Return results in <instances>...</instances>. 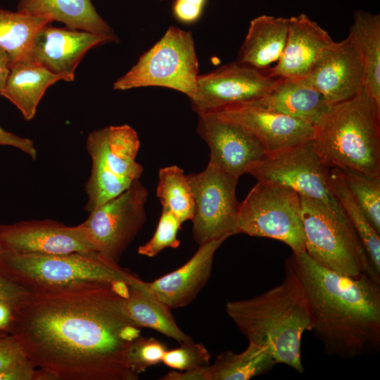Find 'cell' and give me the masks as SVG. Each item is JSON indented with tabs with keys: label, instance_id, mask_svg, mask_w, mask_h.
I'll return each mask as SVG.
<instances>
[{
	"label": "cell",
	"instance_id": "1",
	"mask_svg": "<svg viewBox=\"0 0 380 380\" xmlns=\"http://www.w3.org/2000/svg\"><path fill=\"white\" fill-rule=\"evenodd\" d=\"M122 300L110 283L32 291L6 332L47 380H138L128 357L141 328Z\"/></svg>",
	"mask_w": 380,
	"mask_h": 380
},
{
	"label": "cell",
	"instance_id": "25",
	"mask_svg": "<svg viewBox=\"0 0 380 380\" xmlns=\"http://www.w3.org/2000/svg\"><path fill=\"white\" fill-rule=\"evenodd\" d=\"M129 287L122 305L127 317L140 328H149L179 343L193 341L177 325L172 309L153 294L137 286Z\"/></svg>",
	"mask_w": 380,
	"mask_h": 380
},
{
	"label": "cell",
	"instance_id": "27",
	"mask_svg": "<svg viewBox=\"0 0 380 380\" xmlns=\"http://www.w3.org/2000/svg\"><path fill=\"white\" fill-rule=\"evenodd\" d=\"M329 182L334 196L359 236L374 271L380 276V234L367 219L339 170H329Z\"/></svg>",
	"mask_w": 380,
	"mask_h": 380
},
{
	"label": "cell",
	"instance_id": "6",
	"mask_svg": "<svg viewBox=\"0 0 380 380\" xmlns=\"http://www.w3.org/2000/svg\"><path fill=\"white\" fill-rule=\"evenodd\" d=\"M87 150L91 160L85 185L90 213L139 180L143 167L136 161L140 147L137 132L128 125L108 126L89 134Z\"/></svg>",
	"mask_w": 380,
	"mask_h": 380
},
{
	"label": "cell",
	"instance_id": "41",
	"mask_svg": "<svg viewBox=\"0 0 380 380\" xmlns=\"http://www.w3.org/2000/svg\"><path fill=\"white\" fill-rule=\"evenodd\" d=\"M11 68V61L7 53L0 47V93L4 88Z\"/></svg>",
	"mask_w": 380,
	"mask_h": 380
},
{
	"label": "cell",
	"instance_id": "22",
	"mask_svg": "<svg viewBox=\"0 0 380 380\" xmlns=\"http://www.w3.org/2000/svg\"><path fill=\"white\" fill-rule=\"evenodd\" d=\"M17 11L48 17L68 28L104 37L110 42L118 41L114 31L96 12L91 0H20Z\"/></svg>",
	"mask_w": 380,
	"mask_h": 380
},
{
	"label": "cell",
	"instance_id": "43",
	"mask_svg": "<svg viewBox=\"0 0 380 380\" xmlns=\"http://www.w3.org/2000/svg\"><path fill=\"white\" fill-rule=\"evenodd\" d=\"M7 333L5 332V331H0V337L4 336L5 334H6Z\"/></svg>",
	"mask_w": 380,
	"mask_h": 380
},
{
	"label": "cell",
	"instance_id": "31",
	"mask_svg": "<svg viewBox=\"0 0 380 380\" xmlns=\"http://www.w3.org/2000/svg\"><path fill=\"white\" fill-rule=\"evenodd\" d=\"M340 171L367 219L380 234V177H371L350 170Z\"/></svg>",
	"mask_w": 380,
	"mask_h": 380
},
{
	"label": "cell",
	"instance_id": "17",
	"mask_svg": "<svg viewBox=\"0 0 380 380\" xmlns=\"http://www.w3.org/2000/svg\"><path fill=\"white\" fill-rule=\"evenodd\" d=\"M110 41L89 32L58 28L49 23L36 34L25 59L34 61L61 80L72 82L75 70L88 51Z\"/></svg>",
	"mask_w": 380,
	"mask_h": 380
},
{
	"label": "cell",
	"instance_id": "20",
	"mask_svg": "<svg viewBox=\"0 0 380 380\" xmlns=\"http://www.w3.org/2000/svg\"><path fill=\"white\" fill-rule=\"evenodd\" d=\"M217 114L241 124L260 142L266 155L313 139L314 125L293 117L244 106Z\"/></svg>",
	"mask_w": 380,
	"mask_h": 380
},
{
	"label": "cell",
	"instance_id": "3",
	"mask_svg": "<svg viewBox=\"0 0 380 380\" xmlns=\"http://www.w3.org/2000/svg\"><path fill=\"white\" fill-rule=\"evenodd\" d=\"M284 266L279 285L251 298L228 301L225 312L248 343L265 348L277 364L303 373L301 338L310 331V321L302 285L287 260Z\"/></svg>",
	"mask_w": 380,
	"mask_h": 380
},
{
	"label": "cell",
	"instance_id": "32",
	"mask_svg": "<svg viewBox=\"0 0 380 380\" xmlns=\"http://www.w3.org/2000/svg\"><path fill=\"white\" fill-rule=\"evenodd\" d=\"M182 223L169 210L162 208L161 215L153 236L138 248L139 255L152 258L167 248H177L180 245L177 233Z\"/></svg>",
	"mask_w": 380,
	"mask_h": 380
},
{
	"label": "cell",
	"instance_id": "35",
	"mask_svg": "<svg viewBox=\"0 0 380 380\" xmlns=\"http://www.w3.org/2000/svg\"><path fill=\"white\" fill-rule=\"evenodd\" d=\"M28 360L18 341L11 334L0 337V372Z\"/></svg>",
	"mask_w": 380,
	"mask_h": 380
},
{
	"label": "cell",
	"instance_id": "11",
	"mask_svg": "<svg viewBox=\"0 0 380 380\" xmlns=\"http://www.w3.org/2000/svg\"><path fill=\"white\" fill-rule=\"evenodd\" d=\"M329 170L315 151L312 139L266 155L248 174L257 180L291 188L348 218L330 189Z\"/></svg>",
	"mask_w": 380,
	"mask_h": 380
},
{
	"label": "cell",
	"instance_id": "26",
	"mask_svg": "<svg viewBox=\"0 0 380 380\" xmlns=\"http://www.w3.org/2000/svg\"><path fill=\"white\" fill-rule=\"evenodd\" d=\"M349 33L362 57L364 89L380 106V15L355 11Z\"/></svg>",
	"mask_w": 380,
	"mask_h": 380
},
{
	"label": "cell",
	"instance_id": "37",
	"mask_svg": "<svg viewBox=\"0 0 380 380\" xmlns=\"http://www.w3.org/2000/svg\"><path fill=\"white\" fill-rule=\"evenodd\" d=\"M31 291L0 273V300L9 305L12 309L24 301Z\"/></svg>",
	"mask_w": 380,
	"mask_h": 380
},
{
	"label": "cell",
	"instance_id": "9",
	"mask_svg": "<svg viewBox=\"0 0 380 380\" xmlns=\"http://www.w3.org/2000/svg\"><path fill=\"white\" fill-rule=\"evenodd\" d=\"M198 61L191 32L170 26L137 63L113 84L115 90L160 87L190 99L195 93Z\"/></svg>",
	"mask_w": 380,
	"mask_h": 380
},
{
	"label": "cell",
	"instance_id": "38",
	"mask_svg": "<svg viewBox=\"0 0 380 380\" xmlns=\"http://www.w3.org/2000/svg\"><path fill=\"white\" fill-rule=\"evenodd\" d=\"M0 380H47L28 360L0 372Z\"/></svg>",
	"mask_w": 380,
	"mask_h": 380
},
{
	"label": "cell",
	"instance_id": "30",
	"mask_svg": "<svg viewBox=\"0 0 380 380\" xmlns=\"http://www.w3.org/2000/svg\"><path fill=\"white\" fill-rule=\"evenodd\" d=\"M156 195L162 208L172 212L181 222L191 220L194 213V200L187 175L177 165L160 168Z\"/></svg>",
	"mask_w": 380,
	"mask_h": 380
},
{
	"label": "cell",
	"instance_id": "18",
	"mask_svg": "<svg viewBox=\"0 0 380 380\" xmlns=\"http://www.w3.org/2000/svg\"><path fill=\"white\" fill-rule=\"evenodd\" d=\"M225 240L220 239L201 244L178 269L151 282L139 279L130 286L147 291L172 310L187 306L208 283L215 253Z\"/></svg>",
	"mask_w": 380,
	"mask_h": 380
},
{
	"label": "cell",
	"instance_id": "44",
	"mask_svg": "<svg viewBox=\"0 0 380 380\" xmlns=\"http://www.w3.org/2000/svg\"><path fill=\"white\" fill-rule=\"evenodd\" d=\"M2 251V249H1V247H0V251Z\"/></svg>",
	"mask_w": 380,
	"mask_h": 380
},
{
	"label": "cell",
	"instance_id": "10",
	"mask_svg": "<svg viewBox=\"0 0 380 380\" xmlns=\"http://www.w3.org/2000/svg\"><path fill=\"white\" fill-rule=\"evenodd\" d=\"M147 189L139 180L91 210L79 226L94 251L118 263L146 222Z\"/></svg>",
	"mask_w": 380,
	"mask_h": 380
},
{
	"label": "cell",
	"instance_id": "19",
	"mask_svg": "<svg viewBox=\"0 0 380 380\" xmlns=\"http://www.w3.org/2000/svg\"><path fill=\"white\" fill-rule=\"evenodd\" d=\"M335 42L325 30L306 15L291 17L289 18L284 51L277 64L266 72L274 78H303Z\"/></svg>",
	"mask_w": 380,
	"mask_h": 380
},
{
	"label": "cell",
	"instance_id": "5",
	"mask_svg": "<svg viewBox=\"0 0 380 380\" xmlns=\"http://www.w3.org/2000/svg\"><path fill=\"white\" fill-rule=\"evenodd\" d=\"M0 273L31 291L117 281L129 286L139 278L97 252L36 255L1 251Z\"/></svg>",
	"mask_w": 380,
	"mask_h": 380
},
{
	"label": "cell",
	"instance_id": "2",
	"mask_svg": "<svg viewBox=\"0 0 380 380\" xmlns=\"http://www.w3.org/2000/svg\"><path fill=\"white\" fill-rule=\"evenodd\" d=\"M304 291L310 331L327 355L351 360L380 350V277H349L316 262L306 251L286 259Z\"/></svg>",
	"mask_w": 380,
	"mask_h": 380
},
{
	"label": "cell",
	"instance_id": "23",
	"mask_svg": "<svg viewBox=\"0 0 380 380\" xmlns=\"http://www.w3.org/2000/svg\"><path fill=\"white\" fill-rule=\"evenodd\" d=\"M289 18L262 15L253 19L237 61L265 70L280 58L286 42Z\"/></svg>",
	"mask_w": 380,
	"mask_h": 380
},
{
	"label": "cell",
	"instance_id": "13",
	"mask_svg": "<svg viewBox=\"0 0 380 380\" xmlns=\"http://www.w3.org/2000/svg\"><path fill=\"white\" fill-rule=\"evenodd\" d=\"M276 80L264 70L236 61L198 75L196 90L189 100L198 115L217 113L261 99Z\"/></svg>",
	"mask_w": 380,
	"mask_h": 380
},
{
	"label": "cell",
	"instance_id": "14",
	"mask_svg": "<svg viewBox=\"0 0 380 380\" xmlns=\"http://www.w3.org/2000/svg\"><path fill=\"white\" fill-rule=\"evenodd\" d=\"M198 115L197 132L210 148V161L239 178L266 156L258 139L245 127L217 113Z\"/></svg>",
	"mask_w": 380,
	"mask_h": 380
},
{
	"label": "cell",
	"instance_id": "39",
	"mask_svg": "<svg viewBox=\"0 0 380 380\" xmlns=\"http://www.w3.org/2000/svg\"><path fill=\"white\" fill-rule=\"evenodd\" d=\"M0 146H8L19 149L28 155L32 160H36L37 151L32 140L19 137L5 130L0 126Z\"/></svg>",
	"mask_w": 380,
	"mask_h": 380
},
{
	"label": "cell",
	"instance_id": "42",
	"mask_svg": "<svg viewBox=\"0 0 380 380\" xmlns=\"http://www.w3.org/2000/svg\"><path fill=\"white\" fill-rule=\"evenodd\" d=\"M12 318V308L6 303L0 300V331H6Z\"/></svg>",
	"mask_w": 380,
	"mask_h": 380
},
{
	"label": "cell",
	"instance_id": "24",
	"mask_svg": "<svg viewBox=\"0 0 380 380\" xmlns=\"http://www.w3.org/2000/svg\"><path fill=\"white\" fill-rule=\"evenodd\" d=\"M59 80L58 76L39 63L23 59L11 65L0 95L10 101L25 120H31L46 89Z\"/></svg>",
	"mask_w": 380,
	"mask_h": 380
},
{
	"label": "cell",
	"instance_id": "34",
	"mask_svg": "<svg viewBox=\"0 0 380 380\" xmlns=\"http://www.w3.org/2000/svg\"><path fill=\"white\" fill-rule=\"evenodd\" d=\"M166 346L158 340L139 336L132 343L129 352V365L131 370L139 376L148 367L162 362Z\"/></svg>",
	"mask_w": 380,
	"mask_h": 380
},
{
	"label": "cell",
	"instance_id": "21",
	"mask_svg": "<svg viewBox=\"0 0 380 380\" xmlns=\"http://www.w3.org/2000/svg\"><path fill=\"white\" fill-rule=\"evenodd\" d=\"M246 106L286 115L315 126L331 105L302 78H277L266 95Z\"/></svg>",
	"mask_w": 380,
	"mask_h": 380
},
{
	"label": "cell",
	"instance_id": "15",
	"mask_svg": "<svg viewBox=\"0 0 380 380\" xmlns=\"http://www.w3.org/2000/svg\"><path fill=\"white\" fill-rule=\"evenodd\" d=\"M2 251L20 254L60 255L96 252L79 224L33 220L0 225Z\"/></svg>",
	"mask_w": 380,
	"mask_h": 380
},
{
	"label": "cell",
	"instance_id": "33",
	"mask_svg": "<svg viewBox=\"0 0 380 380\" xmlns=\"http://www.w3.org/2000/svg\"><path fill=\"white\" fill-rule=\"evenodd\" d=\"M210 353L203 343L193 341L167 350L162 362L175 370L184 371L210 365Z\"/></svg>",
	"mask_w": 380,
	"mask_h": 380
},
{
	"label": "cell",
	"instance_id": "36",
	"mask_svg": "<svg viewBox=\"0 0 380 380\" xmlns=\"http://www.w3.org/2000/svg\"><path fill=\"white\" fill-rule=\"evenodd\" d=\"M208 0H174L172 11L174 18L184 24L198 21L205 9Z\"/></svg>",
	"mask_w": 380,
	"mask_h": 380
},
{
	"label": "cell",
	"instance_id": "8",
	"mask_svg": "<svg viewBox=\"0 0 380 380\" xmlns=\"http://www.w3.org/2000/svg\"><path fill=\"white\" fill-rule=\"evenodd\" d=\"M300 194L287 186L258 180L240 203L235 234L280 241L298 253L305 251Z\"/></svg>",
	"mask_w": 380,
	"mask_h": 380
},
{
	"label": "cell",
	"instance_id": "29",
	"mask_svg": "<svg viewBox=\"0 0 380 380\" xmlns=\"http://www.w3.org/2000/svg\"><path fill=\"white\" fill-rule=\"evenodd\" d=\"M52 22L45 16L0 9V47L7 53L11 65L27 58L37 32Z\"/></svg>",
	"mask_w": 380,
	"mask_h": 380
},
{
	"label": "cell",
	"instance_id": "4",
	"mask_svg": "<svg viewBox=\"0 0 380 380\" xmlns=\"http://www.w3.org/2000/svg\"><path fill=\"white\" fill-rule=\"evenodd\" d=\"M314 128V147L327 167L380 177V106L364 88L331 105Z\"/></svg>",
	"mask_w": 380,
	"mask_h": 380
},
{
	"label": "cell",
	"instance_id": "7",
	"mask_svg": "<svg viewBox=\"0 0 380 380\" xmlns=\"http://www.w3.org/2000/svg\"><path fill=\"white\" fill-rule=\"evenodd\" d=\"M300 201L305 251L316 262L349 277L363 274L380 277L348 218L306 196H300Z\"/></svg>",
	"mask_w": 380,
	"mask_h": 380
},
{
	"label": "cell",
	"instance_id": "12",
	"mask_svg": "<svg viewBox=\"0 0 380 380\" xmlns=\"http://www.w3.org/2000/svg\"><path fill=\"white\" fill-rule=\"evenodd\" d=\"M187 178L194 200V241L200 246L234 235L240 205L236 194L239 178L210 163Z\"/></svg>",
	"mask_w": 380,
	"mask_h": 380
},
{
	"label": "cell",
	"instance_id": "46",
	"mask_svg": "<svg viewBox=\"0 0 380 380\" xmlns=\"http://www.w3.org/2000/svg\"></svg>",
	"mask_w": 380,
	"mask_h": 380
},
{
	"label": "cell",
	"instance_id": "45",
	"mask_svg": "<svg viewBox=\"0 0 380 380\" xmlns=\"http://www.w3.org/2000/svg\"><path fill=\"white\" fill-rule=\"evenodd\" d=\"M160 1H162V0H160Z\"/></svg>",
	"mask_w": 380,
	"mask_h": 380
},
{
	"label": "cell",
	"instance_id": "28",
	"mask_svg": "<svg viewBox=\"0 0 380 380\" xmlns=\"http://www.w3.org/2000/svg\"><path fill=\"white\" fill-rule=\"evenodd\" d=\"M276 364L265 348L249 343L241 353L227 350L217 355L210 365L212 380H249L270 372Z\"/></svg>",
	"mask_w": 380,
	"mask_h": 380
},
{
	"label": "cell",
	"instance_id": "16",
	"mask_svg": "<svg viewBox=\"0 0 380 380\" xmlns=\"http://www.w3.org/2000/svg\"><path fill=\"white\" fill-rule=\"evenodd\" d=\"M364 66L358 46L348 37L325 54L302 79L317 89L329 105L348 100L364 88Z\"/></svg>",
	"mask_w": 380,
	"mask_h": 380
},
{
	"label": "cell",
	"instance_id": "40",
	"mask_svg": "<svg viewBox=\"0 0 380 380\" xmlns=\"http://www.w3.org/2000/svg\"><path fill=\"white\" fill-rule=\"evenodd\" d=\"M161 380H212L210 365L194 369L178 371L172 370L167 372Z\"/></svg>",
	"mask_w": 380,
	"mask_h": 380
}]
</instances>
